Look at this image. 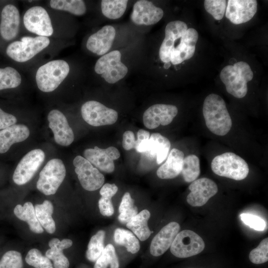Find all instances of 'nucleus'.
<instances>
[{
	"label": "nucleus",
	"mask_w": 268,
	"mask_h": 268,
	"mask_svg": "<svg viewBox=\"0 0 268 268\" xmlns=\"http://www.w3.org/2000/svg\"><path fill=\"white\" fill-rule=\"evenodd\" d=\"M184 158L183 151L173 148L165 162L157 169V176L162 179H171L176 177L181 173Z\"/></svg>",
	"instance_id": "obj_23"
},
{
	"label": "nucleus",
	"mask_w": 268,
	"mask_h": 268,
	"mask_svg": "<svg viewBox=\"0 0 268 268\" xmlns=\"http://www.w3.org/2000/svg\"><path fill=\"white\" fill-rule=\"evenodd\" d=\"M180 229V225L174 221L164 226L151 242L150 254L155 257L163 255L171 247Z\"/></svg>",
	"instance_id": "obj_19"
},
{
	"label": "nucleus",
	"mask_w": 268,
	"mask_h": 268,
	"mask_svg": "<svg viewBox=\"0 0 268 268\" xmlns=\"http://www.w3.org/2000/svg\"><path fill=\"white\" fill-rule=\"evenodd\" d=\"M13 212L17 218L28 223L30 230L33 232L40 234L44 232L43 228L36 217L34 207L31 202H26L23 205H16Z\"/></svg>",
	"instance_id": "obj_26"
},
{
	"label": "nucleus",
	"mask_w": 268,
	"mask_h": 268,
	"mask_svg": "<svg viewBox=\"0 0 268 268\" xmlns=\"http://www.w3.org/2000/svg\"><path fill=\"white\" fill-rule=\"evenodd\" d=\"M177 107L173 105L157 104L147 109L143 113L144 125L149 129H154L160 125L170 124L178 114Z\"/></svg>",
	"instance_id": "obj_12"
},
{
	"label": "nucleus",
	"mask_w": 268,
	"mask_h": 268,
	"mask_svg": "<svg viewBox=\"0 0 268 268\" xmlns=\"http://www.w3.org/2000/svg\"><path fill=\"white\" fill-rule=\"evenodd\" d=\"M220 77L228 93L238 98L246 96L247 82L239 75L233 66L225 67L220 72Z\"/></svg>",
	"instance_id": "obj_21"
},
{
	"label": "nucleus",
	"mask_w": 268,
	"mask_h": 268,
	"mask_svg": "<svg viewBox=\"0 0 268 268\" xmlns=\"http://www.w3.org/2000/svg\"><path fill=\"white\" fill-rule=\"evenodd\" d=\"M30 134L28 127L22 124L13 125L0 131V153L6 152L15 143L26 139Z\"/></svg>",
	"instance_id": "obj_22"
},
{
	"label": "nucleus",
	"mask_w": 268,
	"mask_h": 268,
	"mask_svg": "<svg viewBox=\"0 0 268 268\" xmlns=\"http://www.w3.org/2000/svg\"><path fill=\"white\" fill-rule=\"evenodd\" d=\"M23 23L27 30L39 36L48 37L53 33L50 17L42 6H35L29 8L24 15Z\"/></svg>",
	"instance_id": "obj_11"
},
{
	"label": "nucleus",
	"mask_w": 268,
	"mask_h": 268,
	"mask_svg": "<svg viewBox=\"0 0 268 268\" xmlns=\"http://www.w3.org/2000/svg\"><path fill=\"white\" fill-rule=\"evenodd\" d=\"M48 120L56 143L67 146L73 141V132L63 113L58 110H52L48 115Z\"/></svg>",
	"instance_id": "obj_17"
},
{
	"label": "nucleus",
	"mask_w": 268,
	"mask_h": 268,
	"mask_svg": "<svg viewBox=\"0 0 268 268\" xmlns=\"http://www.w3.org/2000/svg\"><path fill=\"white\" fill-rule=\"evenodd\" d=\"M118 190L117 186L114 184L106 183L101 187L100 190L101 197L98 201V207L102 215L110 216L114 213V209L111 199Z\"/></svg>",
	"instance_id": "obj_29"
},
{
	"label": "nucleus",
	"mask_w": 268,
	"mask_h": 268,
	"mask_svg": "<svg viewBox=\"0 0 268 268\" xmlns=\"http://www.w3.org/2000/svg\"><path fill=\"white\" fill-rule=\"evenodd\" d=\"M94 70L105 80L113 84L123 78L128 71L127 66L121 62V54L118 50L103 55L96 62Z\"/></svg>",
	"instance_id": "obj_6"
},
{
	"label": "nucleus",
	"mask_w": 268,
	"mask_h": 268,
	"mask_svg": "<svg viewBox=\"0 0 268 268\" xmlns=\"http://www.w3.org/2000/svg\"><path fill=\"white\" fill-rule=\"evenodd\" d=\"M175 42L172 40L165 37L159 49V56L162 62L170 63L171 55L175 48Z\"/></svg>",
	"instance_id": "obj_45"
},
{
	"label": "nucleus",
	"mask_w": 268,
	"mask_h": 268,
	"mask_svg": "<svg viewBox=\"0 0 268 268\" xmlns=\"http://www.w3.org/2000/svg\"><path fill=\"white\" fill-rule=\"evenodd\" d=\"M69 67L67 62L54 60L41 66L36 74L39 89L44 92L55 90L67 76Z\"/></svg>",
	"instance_id": "obj_2"
},
{
	"label": "nucleus",
	"mask_w": 268,
	"mask_h": 268,
	"mask_svg": "<svg viewBox=\"0 0 268 268\" xmlns=\"http://www.w3.org/2000/svg\"><path fill=\"white\" fill-rule=\"evenodd\" d=\"M119 268V262L114 247L109 244L104 248L101 255L95 262L93 268Z\"/></svg>",
	"instance_id": "obj_37"
},
{
	"label": "nucleus",
	"mask_w": 268,
	"mask_h": 268,
	"mask_svg": "<svg viewBox=\"0 0 268 268\" xmlns=\"http://www.w3.org/2000/svg\"><path fill=\"white\" fill-rule=\"evenodd\" d=\"M114 239L116 244L125 247L129 252L135 254L140 249L139 241L129 230L118 228H117L114 234Z\"/></svg>",
	"instance_id": "obj_30"
},
{
	"label": "nucleus",
	"mask_w": 268,
	"mask_h": 268,
	"mask_svg": "<svg viewBox=\"0 0 268 268\" xmlns=\"http://www.w3.org/2000/svg\"><path fill=\"white\" fill-rule=\"evenodd\" d=\"M21 82V76L15 68L7 67L0 68V90L14 88Z\"/></svg>",
	"instance_id": "obj_36"
},
{
	"label": "nucleus",
	"mask_w": 268,
	"mask_h": 268,
	"mask_svg": "<svg viewBox=\"0 0 268 268\" xmlns=\"http://www.w3.org/2000/svg\"><path fill=\"white\" fill-rule=\"evenodd\" d=\"M36 217L42 227L50 234L56 231V224L52 217L54 206L52 203L45 200L42 204H37L34 206Z\"/></svg>",
	"instance_id": "obj_28"
},
{
	"label": "nucleus",
	"mask_w": 268,
	"mask_h": 268,
	"mask_svg": "<svg viewBox=\"0 0 268 268\" xmlns=\"http://www.w3.org/2000/svg\"><path fill=\"white\" fill-rule=\"evenodd\" d=\"M181 173L186 182L190 183L196 180L200 174L199 157L196 155L190 154L184 158Z\"/></svg>",
	"instance_id": "obj_33"
},
{
	"label": "nucleus",
	"mask_w": 268,
	"mask_h": 268,
	"mask_svg": "<svg viewBox=\"0 0 268 268\" xmlns=\"http://www.w3.org/2000/svg\"><path fill=\"white\" fill-rule=\"evenodd\" d=\"M74 171L82 188L88 191L100 188L105 181L104 175L84 157L78 155L73 161Z\"/></svg>",
	"instance_id": "obj_10"
},
{
	"label": "nucleus",
	"mask_w": 268,
	"mask_h": 268,
	"mask_svg": "<svg viewBox=\"0 0 268 268\" xmlns=\"http://www.w3.org/2000/svg\"><path fill=\"white\" fill-rule=\"evenodd\" d=\"M116 36V30L111 25H105L89 36L86 48L97 55L106 54L112 47Z\"/></svg>",
	"instance_id": "obj_18"
},
{
	"label": "nucleus",
	"mask_w": 268,
	"mask_h": 268,
	"mask_svg": "<svg viewBox=\"0 0 268 268\" xmlns=\"http://www.w3.org/2000/svg\"><path fill=\"white\" fill-rule=\"evenodd\" d=\"M66 175V170L62 160L52 159L47 162L40 172L36 187L45 195H54L62 184Z\"/></svg>",
	"instance_id": "obj_5"
},
{
	"label": "nucleus",
	"mask_w": 268,
	"mask_h": 268,
	"mask_svg": "<svg viewBox=\"0 0 268 268\" xmlns=\"http://www.w3.org/2000/svg\"><path fill=\"white\" fill-rule=\"evenodd\" d=\"M190 193L187 197V202L192 206L204 205L218 192L216 183L207 178H202L192 182L189 187Z\"/></svg>",
	"instance_id": "obj_14"
},
{
	"label": "nucleus",
	"mask_w": 268,
	"mask_h": 268,
	"mask_svg": "<svg viewBox=\"0 0 268 268\" xmlns=\"http://www.w3.org/2000/svg\"><path fill=\"white\" fill-rule=\"evenodd\" d=\"M241 220L250 228L257 231H263L266 226L265 220L260 217L250 213L240 214Z\"/></svg>",
	"instance_id": "obj_44"
},
{
	"label": "nucleus",
	"mask_w": 268,
	"mask_h": 268,
	"mask_svg": "<svg viewBox=\"0 0 268 268\" xmlns=\"http://www.w3.org/2000/svg\"><path fill=\"white\" fill-rule=\"evenodd\" d=\"M128 0H103L101 2L102 14L110 19L120 18L125 13Z\"/></svg>",
	"instance_id": "obj_31"
},
{
	"label": "nucleus",
	"mask_w": 268,
	"mask_h": 268,
	"mask_svg": "<svg viewBox=\"0 0 268 268\" xmlns=\"http://www.w3.org/2000/svg\"><path fill=\"white\" fill-rule=\"evenodd\" d=\"M163 14V10L151 1L139 0L134 4L130 18L136 25H151L159 22Z\"/></svg>",
	"instance_id": "obj_15"
},
{
	"label": "nucleus",
	"mask_w": 268,
	"mask_h": 268,
	"mask_svg": "<svg viewBox=\"0 0 268 268\" xmlns=\"http://www.w3.org/2000/svg\"><path fill=\"white\" fill-rule=\"evenodd\" d=\"M202 113L205 124L213 134H226L232 127V120L224 100L217 94L211 93L205 98Z\"/></svg>",
	"instance_id": "obj_1"
},
{
	"label": "nucleus",
	"mask_w": 268,
	"mask_h": 268,
	"mask_svg": "<svg viewBox=\"0 0 268 268\" xmlns=\"http://www.w3.org/2000/svg\"><path fill=\"white\" fill-rule=\"evenodd\" d=\"M50 5L53 9L68 11L76 16L82 15L86 11L85 2L82 0H51Z\"/></svg>",
	"instance_id": "obj_32"
},
{
	"label": "nucleus",
	"mask_w": 268,
	"mask_h": 268,
	"mask_svg": "<svg viewBox=\"0 0 268 268\" xmlns=\"http://www.w3.org/2000/svg\"><path fill=\"white\" fill-rule=\"evenodd\" d=\"M250 261L255 264H261L268 261V238L263 239L260 244L250 253Z\"/></svg>",
	"instance_id": "obj_42"
},
{
	"label": "nucleus",
	"mask_w": 268,
	"mask_h": 268,
	"mask_svg": "<svg viewBox=\"0 0 268 268\" xmlns=\"http://www.w3.org/2000/svg\"><path fill=\"white\" fill-rule=\"evenodd\" d=\"M204 6L206 11L217 20L222 19L225 13L226 1L225 0H205Z\"/></svg>",
	"instance_id": "obj_43"
},
{
	"label": "nucleus",
	"mask_w": 268,
	"mask_h": 268,
	"mask_svg": "<svg viewBox=\"0 0 268 268\" xmlns=\"http://www.w3.org/2000/svg\"><path fill=\"white\" fill-rule=\"evenodd\" d=\"M149 137V132L143 129L138 130L134 149L139 153H145L148 147Z\"/></svg>",
	"instance_id": "obj_46"
},
{
	"label": "nucleus",
	"mask_w": 268,
	"mask_h": 268,
	"mask_svg": "<svg viewBox=\"0 0 268 268\" xmlns=\"http://www.w3.org/2000/svg\"><path fill=\"white\" fill-rule=\"evenodd\" d=\"M234 69L247 82L251 81L254 74L250 66L245 62H238L233 65Z\"/></svg>",
	"instance_id": "obj_47"
},
{
	"label": "nucleus",
	"mask_w": 268,
	"mask_h": 268,
	"mask_svg": "<svg viewBox=\"0 0 268 268\" xmlns=\"http://www.w3.org/2000/svg\"><path fill=\"white\" fill-rule=\"evenodd\" d=\"M204 247L203 240L198 234L190 230H184L176 235L170 251L177 258H186L201 253Z\"/></svg>",
	"instance_id": "obj_7"
},
{
	"label": "nucleus",
	"mask_w": 268,
	"mask_h": 268,
	"mask_svg": "<svg viewBox=\"0 0 268 268\" xmlns=\"http://www.w3.org/2000/svg\"><path fill=\"white\" fill-rule=\"evenodd\" d=\"M50 42V39L47 37L24 36L20 41L10 43L6 48V53L16 62H25L47 47Z\"/></svg>",
	"instance_id": "obj_4"
},
{
	"label": "nucleus",
	"mask_w": 268,
	"mask_h": 268,
	"mask_svg": "<svg viewBox=\"0 0 268 268\" xmlns=\"http://www.w3.org/2000/svg\"><path fill=\"white\" fill-rule=\"evenodd\" d=\"M22 256L19 252L9 250L5 252L0 260V268H22Z\"/></svg>",
	"instance_id": "obj_41"
},
{
	"label": "nucleus",
	"mask_w": 268,
	"mask_h": 268,
	"mask_svg": "<svg viewBox=\"0 0 268 268\" xmlns=\"http://www.w3.org/2000/svg\"><path fill=\"white\" fill-rule=\"evenodd\" d=\"M195 50V46L188 45L180 39L179 44L172 52L170 62L176 65L189 60L194 56Z\"/></svg>",
	"instance_id": "obj_38"
},
{
	"label": "nucleus",
	"mask_w": 268,
	"mask_h": 268,
	"mask_svg": "<svg viewBox=\"0 0 268 268\" xmlns=\"http://www.w3.org/2000/svg\"><path fill=\"white\" fill-rule=\"evenodd\" d=\"M199 34L194 28H188L184 36L181 38L186 44L190 46H195L198 40Z\"/></svg>",
	"instance_id": "obj_50"
},
{
	"label": "nucleus",
	"mask_w": 268,
	"mask_h": 268,
	"mask_svg": "<svg viewBox=\"0 0 268 268\" xmlns=\"http://www.w3.org/2000/svg\"><path fill=\"white\" fill-rule=\"evenodd\" d=\"M188 29L187 25L183 21L175 20L169 22L165 27V37L175 42L184 36Z\"/></svg>",
	"instance_id": "obj_40"
},
{
	"label": "nucleus",
	"mask_w": 268,
	"mask_h": 268,
	"mask_svg": "<svg viewBox=\"0 0 268 268\" xmlns=\"http://www.w3.org/2000/svg\"><path fill=\"white\" fill-rule=\"evenodd\" d=\"M118 216L119 221L123 224H127L137 214V208L134 205V200L129 193L124 194L120 203Z\"/></svg>",
	"instance_id": "obj_35"
},
{
	"label": "nucleus",
	"mask_w": 268,
	"mask_h": 268,
	"mask_svg": "<svg viewBox=\"0 0 268 268\" xmlns=\"http://www.w3.org/2000/svg\"><path fill=\"white\" fill-rule=\"evenodd\" d=\"M150 217V212L147 209H143L126 224L127 227L141 241L147 239L151 234L147 225Z\"/></svg>",
	"instance_id": "obj_27"
},
{
	"label": "nucleus",
	"mask_w": 268,
	"mask_h": 268,
	"mask_svg": "<svg viewBox=\"0 0 268 268\" xmlns=\"http://www.w3.org/2000/svg\"><path fill=\"white\" fill-rule=\"evenodd\" d=\"M45 153L40 149H33L20 160L13 173L12 179L18 185L28 183L44 161Z\"/></svg>",
	"instance_id": "obj_9"
},
{
	"label": "nucleus",
	"mask_w": 268,
	"mask_h": 268,
	"mask_svg": "<svg viewBox=\"0 0 268 268\" xmlns=\"http://www.w3.org/2000/svg\"><path fill=\"white\" fill-rule=\"evenodd\" d=\"M211 168L215 174L237 181L246 178L249 172L247 162L232 152L215 156L211 161Z\"/></svg>",
	"instance_id": "obj_3"
},
{
	"label": "nucleus",
	"mask_w": 268,
	"mask_h": 268,
	"mask_svg": "<svg viewBox=\"0 0 268 268\" xmlns=\"http://www.w3.org/2000/svg\"><path fill=\"white\" fill-rule=\"evenodd\" d=\"M72 241L69 239L60 241L57 238L52 239L49 242L50 249L45 253V256L53 262L54 268H68L69 262L63 253V250L70 247Z\"/></svg>",
	"instance_id": "obj_24"
},
{
	"label": "nucleus",
	"mask_w": 268,
	"mask_h": 268,
	"mask_svg": "<svg viewBox=\"0 0 268 268\" xmlns=\"http://www.w3.org/2000/svg\"><path fill=\"white\" fill-rule=\"evenodd\" d=\"M136 140L134 133L131 131H127L123 135L122 146L124 149L129 150L135 148Z\"/></svg>",
	"instance_id": "obj_49"
},
{
	"label": "nucleus",
	"mask_w": 268,
	"mask_h": 268,
	"mask_svg": "<svg viewBox=\"0 0 268 268\" xmlns=\"http://www.w3.org/2000/svg\"><path fill=\"white\" fill-rule=\"evenodd\" d=\"M27 264L35 268H54L49 259L42 255L37 249L30 250L25 257Z\"/></svg>",
	"instance_id": "obj_39"
},
{
	"label": "nucleus",
	"mask_w": 268,
	"mask_h": 268,
	"mask_svg": "<svg viewBox=\"0 0 268 268\" xmlns=\"http://www.w3.org/2000/svg\"><path fill=\"white\" fill-rule=\"evenodd\" d=\"M81 113L83 119L94 127L112 125L118 118L116 110L94 100L84 103L81 106Z\"/></svg>",
	"instance_id": "obj_8"
},
{
	"label": "nucleus",
	"mask_w": 268,
	"mask_h": 268,
	"mask_svg": "<svg viewBox=\"0 0 268 268\" xmlns=\"http://www.w3.org/2000/svg\"><path fill=\"white\" fill-rule=\"evenodd\" d=\"M257 7L256 0H229L225 16L232 23L240 24L249 21L254 17Z\"/></svg>",
	"instance_id": "obj_16"
},
{
	"label": "nucleus",
	"mask_w": 268,
	"mask_h": 268,
	"mask_svg": "<svg viewBox=\"0 0 268 268\" xmlns=\"http://www.w3.org/2000/svg\"><path fill=\"white\" fill-rule=\"evenodd\" d=\"M105 232L101 230L92 236L89 242L86 257L90 262H95L101 255L104 249Z\"/></svg>",
	"instance_id": "obj_34"
},
{
	"label": "nucleus",
	"mask_w": 268,
	"mask_h": 268,
	"mask_svg": "<svg viewBox=\"0 0 268 268\" xmlns=\"http://www.w3.org/2000/svg\"><path fill=\"white\" fill-rule=\"evenodd\" d=\"M170 66V63H165V66H164V67L165 68H168Z\"/></svg>",
	"instance_id": "obj_51"
},
{
	"label": "nucleus",
	"mask_w": 268,
	"mask_h": 268,
	"mask_svg": "<svg viewBox=\"0 0 268 268\" xmlns=\"http://www.w3.org/2000/svg\"><path fill=\"white\" fill-rule=\"evenodd\" d=\"M20 24V14L17 7L12 4H7L1 13L0 34L5 40L14 39L17 35Z\"/></svg>",
	"instance_id": "obj_20"
},
{
	"label": "nucleus",
	"mask_w": 268,
	"mask_h": 268,
	"mask_svg": "<svg viewBox=\"0 0 268 268\" xmlns=\"http://www.w3.org/2000/svg\"><path fill=\"white\" fill-rule=\"evenodd\" d=\"M17 119L14 116L4 112L0 108V130L15 125Z\"/></svg>",
	"instance_id": "obj_48"
},
{
	"label": "nucleus",
	"mask_w": 268,
	"mask_h": 268,
	"mask_svg": "<svg viewBox=\"0 0 268 268\" xmlns=\"http://www.w3.org/2000/svg\"><path fill=\"white\" fill-rule=\"evenodd\" d=\"M171 146L170 140L159 133H153L149 137L145 154L151 158H156L158 164L166 158Z\"/></svg>",
	"instance_id": "obj_25"
},
{
	"label": "nucleus",
	"mask_w": 268,
	"mask_h": 268,
	"mask_svg": "<svg viewBox=\"0 0 268 268\" xmlns=\"http://www.w3.org/2000/svg\"><path fill=\"white\" fill-rule=\"evenodd\" d=\"M84 158L97 169L110 173L115 169L114 161L118 159L120 153L114 146L102 149L95 146L94 148L86 149L83 152Z\"/></svg>",
	"instance_id": "obj_13"
}]
</instances>
